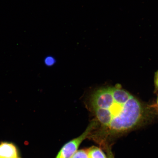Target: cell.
I'll return each instance as SVG.
<instances>
[{"instance_id": "3", "label": "cell", "mask_w": 158, "mask_h": 158, "mask_svg": "<svg viewBox=\"0 0 158 158\" xmlns=\"http://www.w3.org/2000/svg\"><path fill=\"white\" fill-rule=\"evenodd\" d=\"M16 148L13 144L3 143L0 144V158H17Z\"/></svg>"}, {"instance_id": "9", "label": "cell", "mask_w": 158, "mask_h": 158, "mask_svg": "<svg viewBox=\"0 0 158 158\" xmlns=\"http://www.w3.org/2000/svg\"><path fill=\"white\" fill-rule=\"evenodd\" d=\"M157 107H158V96L157 99Z\"/></svg>"}, {"instance_id": "8", "label": "cell", "mask_w": 158, "mask_h": 158, "mask_svg": "<svg viewBox=\"0 0 158 158\" xmlns=\"http://www.w3.org/2000/svg\"><path fill=\"white\" fill-rule=\"evenodd\" d=\"M155 82L156 87L158 89V70L156 73L155 77Z\"/></svg>"}, {"instance_id": "2", "label": "cell", "mask_w": 158, "mask_h": 158, "mask_svg": "<svg viewBox=\"0 0 158 158\" xmlns=\"http://www.w3.org/2000/svg\"><path fill=\"white\" fill-rule=\"evenodd\" d=\"M91 122L81 135L68 142L63 146L55 158H71L77 151L81 143L89 137L93 130V125Z\"/></svg>"}, {"instance_id": "5", "label": "cell", "mask_w": 158, "mask_h": 158, "mask_svg": "<svg viewBox=\"0 0 158 158\" xmlns=\"http://www.w3.org/2000/svg\"><path fill=\"white\" fill-rule=\"evenodd\" d=\"M71 158H88L87 150H77Z\"/></svg>"}, {"instance_id": "6", "label": "cell", "mask_w": 158, "mask_h": 158, "mask_svg": "<svg viewBox=\"0 0 158 158\" xmlns=\"http://www.w3.org/2000/svg\"><path fill=\"white\" fill-rule=\"evenodd\" d=\"M56 60L54 58L51 56H47L44 60L45 65L48 66H51L55 64Z\"/></svg>"}, {"instance_id": "4", "label": "cell", "mask_w": 158, "mask_h": 158, "mask_svg": "<svg viewBox=\"0 0 158 158\" xmlns=\"http://www.w3.org/2000/svg\"><path fill=\"white\" fill-rule=\"evenodd\" d=\"M88 158H107L100 148L93 146L87 150Z\"/></svg>"}, {"instance_id": "7", "label": "cell", "mask_w": 158, "mask_h": 158, "mask_svg": "<svg viewBox=\"0 0 158 158\" xmlns=\"http://www.w3.org/2000/svg\"><path fill=\"white\" fill-rule=\"evenodd\" d=\"M107 158H115L113 152L112 151V147L106 148L105 150Z\"/></svg>"}, {"instance_id": "10", "label": "cell", "mask_w": 158, "mask_h": 158, "mask_svg": "<svg viewBox=\"0 0 158 158\" xmlns=\"http://www.w3.org/2000/svg\"><path fill=\"white\" fill-rule=\"evenodd\" d=\"M19 158V157H18V158Z\"/></svg>"}, {"instance_id": "1", "label": "cell", "mask_w": 158, "mask_h": 158, "mask_svg": "<svg viewBox=\"0 0 158 158\" xmlns=\"http://www.w3.org/2000/svg\"><path fill=\"white\" fill-rule=\"evenodd\" d=\"M94 116L89 137L105 150L118 138L151 123L155 114L120 85L100 88L90 96Z\"/></svg>"}]
</instances>
